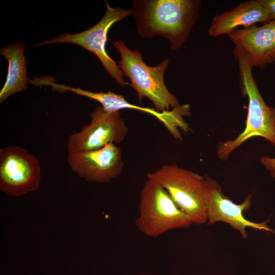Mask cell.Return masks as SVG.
<instances>
[{
    "label": "cell",
    "instance_id": "277c9868",
    "mask_svg": "<svg viewBox=\"0 0 275 275\" xmlns=\"http://www.w3.org/2000/svg\"><path fill=\"white\" fill-rule=\"evenodd\" d=\"M147 176L167 191L193 224L207 223L208 189L205 177L176 164L163 165Z\"/></svg>",
    "mask_w": 275,
    "mask_h": 275
},
{
    "label": "cell",
    "instance_id": "ba28073f",
    "mask_svg": "<svg viewBox=\"0 0 275 275\" xmlns=\"http://www.w3.org/2000/svg\"><path fill=\"white\" fill-rule=\"evenodd\" d=\"M41 180L37 157L18 146L0 149V189L13 197L36 190Z\"/></svg>",
    "mask_w": 275,
    "mask_h": 275
},
{
    "label": "cell",
    "instance_id": "9c48e42d",
    "mask_svg": "<svg viewBox=\"0 0 275 275\" xmlns=\"http://www.w3.org/2000/svg\"><path fill=\"white\" fill-rule=\"evenodd\" d=\"M208 185L207 225L222 222L238 231L243 239L248 237L246 228L264 230L275 234V230L267 225L270 219L262 223H255L245 218L243 212L251 205L252 195H248L240 204H236L226 196L220 185L214 179L205 175Z\"/></svg>",
    "mask_w": 275,
    "mask_h": 275
},
{
    "label": "cell",
    "instance_id": "6da1fadb",
    "mask_svg": "<svg viewBox=\"0 0 275 275\" xmlns=\"http://www.w3.org/2000/svg\"><path fill=\"white\" fill-rule=\"evenodd\" d=\"M199 0H134L130 9L142 38L161 36L173 51L188 40L199 18Z\"/></svg>",
    "mask_w": 275,
    "mask_h": 275
},
{
    "label": "cell",
    "instance_id": "9a60e30c",
    "mask_svg": "<svg viewBox=\"0 0 275 275\" xmlns=\"http://www.w3.org/2000/svg\"><path fill=\"white\" fill-rule=\"evenodd\" d=\"M260 162L270 172L271 176L275 179V158L264 156L260 158Z\"/></svg>",
    "mask_w": 275,
    "mask_h": 275
},
{
    "label": "cell",
    "instance_id": "5bb4252c",
    "mask_svg": "<svg viewBox=\"0 0 275 275\" xmlns=\"http://www.w3.org/2000/svg\"><path fill=\"white\" fill-rule=\"evenodd\" d=\"M259 1L268 13L270 21H275V0Z\"/></svg>",
    "mask_w": 275,
    "mask_h": 275
},
{
    "label": "cell",
    "instance_id": "7a4b0ae2",
    "mask_svg": "<svg viewBox=\"0 0 275 275\" xmlns=\"http://www.w3.org/2000/svg\"><path fill=\"white\" fill-rule=\"evenodd\" d=\"M234 54L238 61L241 93L248 96L249 104L244 130L235 139L218 144L217 156L224 161L241 144L253 137H262L275 146V108L264 101L253 77L252 67L242 52L235 47Z\"/></svg>",
    "mask_w": 275,
    "mask_h": 275
},
{
    "label": "cell",
    "instance_id": "4fadbf2b",
    "mask_svg": "<svg viewBox=\"0 0 275 275\" xmlns=\"http://www.w3.org/2000/svg\"><path fill=\"white\" fill-rule=\"evenodd\" d=\"M25 44L21 42L12 43L0 49L1 54L8 62L6 82L0 92V103L12 95L26 90L30 79L27 76V61L24 56Z\"/></svg>",
    "mask_w": 275,
    "mask_h": 275
},
{
    "label": "cell",
    "instance_id": "52a82bcc",
    "mask_svg": "<svg viewBox=\"0 0 275 275\" xmlns=\"http://www.w3.org/2000/svg\"><path fill=\"white\" fill-rule=\"evenodd\" d=\"M90 117L89 124L68 136L66 144L68 154L98 150L111 143H120L128 133V128L120 111L108 112L102 106H98Z\"/></svg>",
    "mask_w": 275,
    "mask_h": 275
},
{
    "label": "cell",
    "instance_id": "8fae6325",
    "mask_svg": "<svg viewBox=\"0 0 275 275\" xmlns=\"http://www.w3.org/2000/svg\"><path fill=\"white\" fill-rule=\"evenodd\" d=\"M227 36L252 68H262L275 62V21L237 29Z\"/></svg>",
    "mask_w": 275,
    "mask_h": 275
},
{
    "label": "cell",
    "instance_id": "30bf717a",
    "mask_svg": "<svg viewBox=\"0 0 275 275\" xmlns=\"http://www.w3.org/2000/svg\"><path fill=\"white\" fill-rule=\"evenodd\" d=\"M67 162L80 178L98 183L117 178L124 167L121 149L113 143L98 150L68 154Z\"/></svg>",
    "mask_w": 275,
    "mask_h": 275
},
{
    "label": "cell",
    "instance_id": "7c38bea8",
    "mask_svg": "<svg viewBox=\"0 0 275 275\" xmlns=\"http://www.w3.org/2000/svg\"><path fill=\"white\" fill-rule=\"evenodd\" d=\"M268 21V13L259 0L247 1L228 11L215 15L208 29V35L211 37L228 35L238 26L245 28L256 23Z\"/></svg>",
    "mask_w": 275,
    "mask_h": 275
},
{
    "label": "cell",
    "instance_id": "5b68a950",
    "mask_svg": "<svg viewBox=\"0 0 275 275\" xmlns=\"http://www.w3.org/2000/svg\"><path fill=\"white\" fill-rule=\"evenodd\" d=\"M135 224L142 233L154 238L171 230L187 228L193 223L162 186L147 178L140 192Z\"/></svg>",
    "mask_w": 275,
    "mask_h": 275
},
{
    "label": "cell",
    "instance_id": "3957f363",
    "mask_svg": "<svg viewBox=\"0 0 275 275\" xmlns=\"http://www.w3.org/2000/svg\"><path fill=\"white\" fill-rule=\"evenodd\" d=\"M119 53V67L124 76L129 78V85L137 93L140 103L144 97L149 99L154 108L160 112L170 111L180 105L175 95L166 87L164 74L168 67L169 60L164 59L155 66L147 65L138 50H132L121 40L112 42Z\"/></svg>",
    "mask_w": 275,
    "mask_h": 275
},
{
    "label": "cell",
    "instance_id": "8992f818",
    "mask_svg": "<svg viewBox=\"0 0 275 275\" xmlns=\"http://www.w3.org/2000/svg\"><path fill=\"white\" fill-rule=\"evenodd\" d=\"M106 10L102 19L88 30L77 34L66 33L44 40L36 46L52 44L72 43L79 45L93 52L99 59L111 77L120 86L128 84L124 75L116 63L108 56L105 50L107 35L111 26L115 23L131 15L130 9L120 7H111L105 1Z\"/></svg>",
    "mask_w": 275,
    "mask_h": 275
}]
</instances>
